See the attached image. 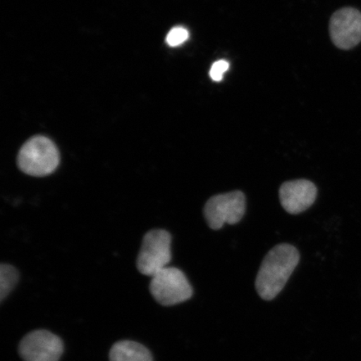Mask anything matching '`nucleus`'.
<instances>
[{
  "instance_id": "5",
  "label": "nucleus",
  "mask_w": 361,
  "mask_h": 361,
  "mask_svg": "<svg viewBox=\"0 0 361 361\" xmlns=\"http://www.w3.org/2000/svg\"><path fill=\"white\" fill-rule=\"evenodd\" d=\"M246 210V197L241 191L219 194L209 198L204 206V216L212 229L219 230L224 224H236Z\"/></svg>"
},
{
  "instance_id": "7",
  "label": "nucleus",
  "mask_w": 361,
  "mask_h": 361,
  "mask_svg": "<svg viewBox=\"0 0 361 361\" xmlns=\"http://www.w3.org/2000/svg\"><path fill=\"white\" fill-rule=\"evenodd\" d=\"M329 34L334 44L349 51L361 42V12L345 7L333 13L329 21Z\"/></svg>"
},
{
  "instance_id": "3",
  "label": "nucleus",
  "mask_w": 361,
  "mask_h": 361,
  "mask_svg": "<svg viewBox=\"0 0 361 361\" xmlns=\"http://www.w3.org/2000/svg\"><path fill=\"white\" fill-rule=\"evenodd\" d=\"M149 290L157 303L176 305L190 300L192 287L186 275L177 268L166 267L152 278Z\"/></svg>"
},
{
  "instance_id": "10",
  "label": "nucleus",
  "mask_w": 361,
  "mask_h": 361,
  "mask_svg": "<svg viewBox=\"0 0 361 361\" xmlns=\"http://www.w3.org/2000/svg\"><path fill=\"white\" fill-rule=\"evenodd\" d=\"M18 270L10 264L0 266V300L3 302L19 282Z\"/></svg>"
},
{
  "instance_id": "2",
  "label": "nucleus",
  "mask_w": 361,
  "mask_h": 361,
  "mask_svg": "<svg viewBox=\"0 0 361 361\" xmlns=\"http://www.w3.org/2000/svg\"><path fill=\"white\" fill-rule=\"evenodd\" d=\"M17 164L23 173L42 178L51 174L60 164V153L51 140L36 135L20 149Z\"/></svg>"
},
{
  "instance_id": "1",
  "label": "nucleus",
  "mask_w": 361,
  "mask_h": 361,
  "mask_svg": "<svg viewBox=\"0 0 361 361\" xmlns=\"http://www.w3.org/2000/svg\"><path fill=\"white\" fill-rule=\"evenodd\" d=\"M295 247L282 243L265 256L257 275L255 286L262 299L272 300L283 290L300 262Z\"/></svg>"
},
{
  "instance_id": "4",
  "label": "nucleus",
  "mask_w": 361,
  "mask_h": 361,
  "mask_svg": "<svg viewBox=\"0 0 361 361\" xmlns=\"http://www.w3.org/2000/svg\"><path fill=\"white\" fill-rule=\"evenodd\" d=\"M171 234L166 230H151L146 233L137 261L139 272L152 278L168 267L171 259Z\"/></svg>"
},
{
  "instance_id": "12",
  "label": "nucleus",
  "mask_w": 361,
  "mask_h": 361,
  "mask_svg": "<svg viewBox=\"0 0 361 361\" xmlns=\"http://www.w3.org/2000/svg\"><path fill=\"white\" fill-rule=\"evenodd\" d=\"M229 69V63L224 60H220L216 61L211 67L210 70V78L212 80L216 81H221L224 78V75L226 71Z\"/></svg>"
},
{
  "instance_id": "11",
  "label": "nucleus",
  "mask_w": 361,
  "mask_h": 361,
  "mask_svg": "<svg viewBox=\"0 0 361 361\" xmlns=\"http://www.w3.org/2000/svg\"><path fill=\"white\" fill-rule=\"evenodd\" d=\"M188 38V30L183 28V27L178 26L170 30L166 40L169 47H177L186 42Z\"/></svg>"
},
{
  "instance_id": "8",
  "label": "nucleus",
  "mask_w": 361,
  "mask_h": 361,
  "mask_svg": "<svg viewBox=\"0 0 361 361\" xmlns=\"http://www.w3.org/2000/svg\"><path fill=\"white\" fill-rule=\"evenodd\" d=\"M317 188L309 180H290L279 188V198L284 210L290 214L303 213L314 204Z\"/></svg>"
},
{
  "instance_id": "9",
  "label": "nucleus",
  "mask_w": 361,
  "mask_h": 361,
  "mask_svg": "<svg viewBox=\"0 0 361 361\" xmlns=\"http://www.w3.org/2000/svg\"><path fill=\"white\" fill-rule=\"evenodd\" d=\"M109 359L110 361H153L150 350L133 341L115 343L110 350Z\"/></svg>"
},
{
  "instance_id": "6",
  "label": "nucleus",
  "mask_w": 361,
  "mask_h": 361,
  "mask_svg": "<svg viewBox=\"0 0 361 361\" xmlns=\"http://www.w3.org/2000/svg\"><path fill=\"white\" fill-rule=\"evenodd\" d=\"M64 352V343L55 334L37 329L22 338L20 357L25 361H59Z\"/></svg>"
}]
</instances>
